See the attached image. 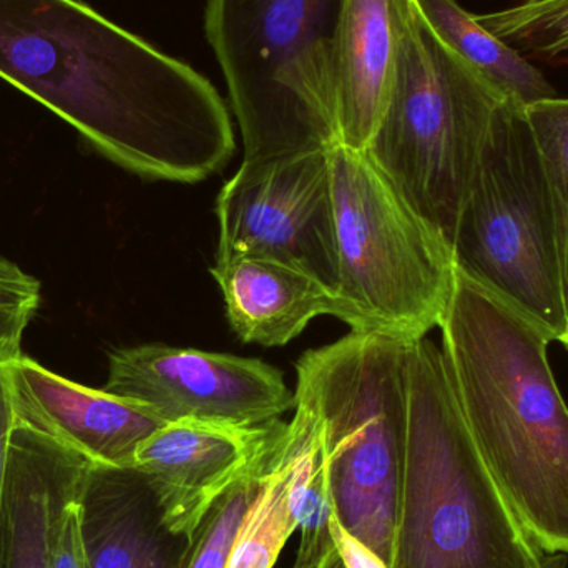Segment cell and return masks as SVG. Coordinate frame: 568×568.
<instances>
[{
  "label": "cell",
  "instance_id": "6da1fadb",
  "mask_svg": "<svg viewBox=\"0 0 568 568\" xmlns=\"http://www.w3.org/2000/svg\"><path fill=\"white\" fill-rule=\"evenodd\" d=\"M0 79L145 179L202 182L235 153L205 77L79 0H0Z\"/></svg>",
  "mask_w": 568,
  "mask_h": 568
},
{
  "label": "cell",
  "instance_id": "7a4b0ae2",
  "mask_svg": "<svg viewBox=\"0 0 568 568\" xmlns=\"http://www.w3.org/2000/svg\"><path fill=\"white\" fill-rule=\"evenodd\" d=\"M439 327L487 469L536 546L568 556V406L550 367V341L457 270Z\"/></svg>",
  "mask_w": 568,
  "mask_h": 568
},
{
  "label": "cell",
  "instance_id": "3957f363",
  "mask_svg": "<svg viewBox=\"0 0 568 568\" xmlns=\"http://www.w3.org/2000/svg\"><path fill=\"white\" fill-rule=\"evenodd\" d=\"M542 554L474 444L443 349L413 341L390 568H530Z\"/></svg>",
  "mask_w": 568,
  "mask_h": 568
},
{
  "label": "cell",
  "instance_id": "277c9868",
  "mask_svg": "<svg viewBox=\"0 0 568 568\" xmlns=\"http://www.w3.org/2000/svg\"><path fill=\"white\" fill-rule=\"evenodd\" d=\"M513 106L520 105L443 42L416 2L364 153L450 248L484 146Z\"/></svg>",
  "mask_w": 568,
  "mask_h": 568
},
{
  "label": "cell",
  "instance_id": "5b68a950",
  "mask_svg": "<svg viewBox=\"0 0 568 568\" xmlns=\"http://www.w3.org/2000/svg\"><path fill=\"white\" fill-rule=\"evenodd\" d=\"M343 0H209L245 159L339 145L336 49Z\"/></svg>",
  "mask_w": 568,
  "mask_h": 568
},
{
  "label": "cell",
  "instance_id": "8992f818",
  "mask_svg": "<svg viewBox=\"0 0 568 568\" xmlns=\"http://www.w3.org/2000/svg\"><path fill=\"white\" fill-rule=\"evenodd\" d=\"M410 343L351 331L296 364L297 381L310 387L320 413L337 523L387 568L396 542Z\"/></svg>",
  "mask_w": 568,
  "mask_h": 568
},
{
  "label": "cell",
  "instance_id": "52a82bcc",
  "mask_svg": "<svg viewBox=\"0 0 568 568\" xmlns=\"http://www.w3.org/2000/svg\"><path fill=\"white\" fill-rule=\"evenodd\" d=\"M327 163L336 291L356 316L354 331L427 337L453 296L449 245L366 153L336 145Z\"/></svg>",
  "mask_w": 568,
  "mask_h": 568
},
{
  "label": "cell",
  "instance_id": "ba28073f",
  "mask_svg": "<svg viewBox=\"0 0 568 568\" xmlns=\"http://www.w3.org/2000/svg\"><path fill=\"white\" fill-rule=\"evenodd\" d=\"M457 273L523 314L550 343L568 329L552 203L523 106L490 133L450 243Z\"/></svg>",
  "mask_w": 568,
  "mask_h": 568
},
{
  "label": "cell",
  "instance_id": "9c48e42d",
  "mask_svg": "<svg viewBox=\"0 0 568 568\" xmlns=\"http://www.w3.org/2000/svg\"><path fill=\"white\" fill-rule=\"evenodd\" d=\"M216 215V262L278 260L336 290L327 150L243 159L220 192Z\"/></svg>",
  "mask_w": 568,
  "mask_h": 568
},
{
  "label": "cell",
  "instance_id": "30bf717a",
  "mask_svg": "<svg viewBox=\"0 0 568 568\" xmlns=\"http://www.w3.org/2000/svg\"><path fill=\"white\" fill-rule=\"evenodd\" d=\"M103 389L152 407L166 423L262 426L296 404L283 374L263 361L165 344L110 353Z\"/></svg>",
  "mask_w": 568,
  "mask_h": 568
},
{
  "label": "cell",
  "instance_id": "8fae6325",
  "mask_svg": "<svg viewBox=\"0 0 568 568\" xmlns=\"http://www.w3.org/2000/svg\"><path fill=\"white\" fill-rule=\"evenodd\" d=\"M284 426L166 423L139 447L132 467L152 484L169 529L190 542L220 499L262 473Z\"/></svg>",
  "mask_w": 568,
  "mask_h": 568
},
{
  "label": "cell",
  "instance_id": "7c38bea8",
  "mask_svg": "<svg viewBox=\"0 0 568 568\" xmlns=\"http://www.w3.org/2000/svg\"><path fill=\"white\" fill-rule=\"evenodd\" d=\"M6 374L16 419L93 464L132 467L139 447L166 424L145 404L73 383L26 354L6 361Z\"/></svg>",
  "mask_w": 568,
  "mask_h": 568
},
{
  "label": "cell",
  "instance_id": "4fadbf2b",
  "mask_svg": "<svg viewBox=\"0 0 568 568\" xmlns=\"http://www.w3.org/2000/svg\"><path fill=\"white\" fill-rule=\"evenodd\" d=\"M79 450L16 419L0 499V568H50L67 507L92 467Z\"/></svg>",
  "mask_w": 568,
  "mask_h": 568
},
{
  "label": "cell",
  "instance_id": "5bb4252c",
  "mask_svg": "<svg viewBox=\"0 0 568 568\" xmlns=\"http://www.w3.org/2000/svg\"><path fill=\"white\" fill-rule=\"evenodd\" d=\"M89 568H182L189 542L166 526L145 474L92 464L79 499Z\"/></svg>",
  "mask_w": 568,
  "mask_h": 568
},
{
  "label": "cell",
  "instance_id": "9a60e30c",
  "mask_svg": "<svg viewBox=\"0 0 568 568\" xmlns=\"http://www.w3.org/2000/svg\"><path fill=\"white\" fill-rule=\"evenodd\" d=\"M212 276L236 336L248 344L284 346L317 316H334L356 329L353 310L334 287L278 260L242 256L216 262Z\"/></svg>",
  "mask_w": 568,
  "mask_h": 568
},
{
  "label": "cell",
  "instance_id": "2e32d148",
  "mask_svg": "<svg viewBox=\"0 0 568 568\" xmlns=\"http://www.w3.org/2000/svg\"><path fill=\"white\" fill-rule=\"evenodd\" d=\"M416 0H343L336 49L339 145L364 152L383 116Z\"/></svg>",
  "mask_w": 568,
  "mask_h": 568
},
{
  "label": "cell",
  "instance_id": "e0dca14e",
  "mask_svg": "<svg viewBox=\"0 0 568 568\" xmlns=\"http://www.w3.org/2000/svg\"><path fill=\"white\" fill-rule=\"evenodd\" d=\"M294 414L286 420L284 446L290 463V503L300 530L293 568H323L336 552L333 497L324 457L320 413L310 387L297 381Z\"/></svg>",
  "mask_w": 568,
  "mask_h": 568
},
{
  "label": "cell",
  "instance_id": "ac0fdd59",
  "mask_svg": "<svg viewBox=\"0 0 568 568\" xmlns=\"http://www.w3.org/2000/svg\"><path fill=\"white\" fill-rule=\"evenodd\" d=\"M416 2L443 42L514 102L526 109L530 103L557 97L554 87L529 59L484 29L474 13L463 9L457 0Z\"/></svg>",
  "mask_w": 568,
  "mask_h": 568
},
{
  "label": "cell",
  "instance_id": "d6986e66",
  "mask_svg": "<svg viewBox=\"0 0 568 568\" xmlns=\"http://www.w3.org/2000/svg\"><path fill=\"white\" fill-rule=\"evenodd\" d=\"M284 430L262 470L258 494L240 527L226 568L275 567L287 540L297 530L290 503V463Z\"/></svg>",
  "mask_w": 568,
  "mask_h": 568
},
{
  "label": "cell",
  "instance_id": "ffe728a7",
  "mask_svg": "<svg viewBox=\"0 0 568 568\" xmlns=\"http://www.w3.org/2000/svg\"><path fill=\"white\" fill-rule=\"evenodd\" d=\"M474 17L526 59L568 62V0H519Z\"/></svg>",
  "mask_w": 568,
  "mask_h": 568
},
{
  "label": "cell",
  "instance_id": "44dd1931",
  "mask_svg": "<svg viewBox=\"0 0 568 568\" xmlns=\"http://www.w3.org/2000/svg\"><path fill=\"white\" fill-rule=\"evenodd\" d=\"M552 203L568 314V99L539 100L524 109Z\"/></svg>",
  "mask_w": 568,
  "mask_h": 568
},
{
  "label": "cell",
  "instance_id": "7402d4cb",
  "mask_svg": "<svg viewBox=\"0 0 568 568\" xmlns=\"http://www.w3.org/2000/svg\"><path fill=\"white\" fill-rule=\"evenodd\" d=\"M260 476L239 484L206 514L189 542L182 568H226L240 527L258 494Z\"/></svg>",
  "mask_w": 568,
  "mask_h": 568
},
{
  "label": "cell",
  "instance_id": "603a6c76",
  "mask_svg": "<svg viewBox=\"0 0 568 568\" xmlns=\"http://www.w3.org/2000/svg\"><path fill=\"white\" fill-rule=\"evenodd\" d=\"M40 306V284L0 256V359L22 354V337Z\"/></svg>",
  "mask_w": 568,
  "mask_h": 568
},
{
  "label": "cell",
  "instance_id": "cb8c5ba5",
  "mask_svg": "<svg viewBox=\"0 0 568 568\" xmlns=\"http://www.w3.org/2000/svg\"><path fill=\"white\" fill-rule=\"evenodd\" d=\"M50 568H89L80 532L79 499L73 500L65 510L55 547H53L52 567Z\"/></svg>",
  "mask_w": 568,
  "mask_h": 568
},
{
  "label": "cell",
  "instance_id": "d4e9b609",
  "mask_svg": "<svg viewBox=\"0 0 568 568\" xmlns=\"http://www.w3.org/2000/svg\"><path fill=\"white\" fill-rule=\"evenodd\" d=\"M13 426H16V413H13L12 397H10L9 381H7L6 361L0 359V499H2L9 440Z\"/></svg>",
  "mask_w": 568,
  "mask_h": 568
},
{
  "label": "cell",
  "instance_id": "484cf974",
  "mask_svg": "<svg viewBox=\"0 0 568 568\" xmlns=\"http://www.w3.org/2000/svg\"><path fill=\"white\" fill-rule=\"evenodd\" d=\"M334 539H336L337 552L347 568H387L376 554L371 552L359 540L349 536L337 519L334 523Z\"/></svg>",
  "mask_w": 568,
  "mask_h": 568
},
{
  "label": "cell",
  "instance_id": "4316f807",
  "mask_svg": "<svg viewBox=\"0 0 568 568\" xmlns=\"http://www.w3.org/2000/svg\"><path fill=\"white\" fill-rule=\"evenodd\" d=\"M530 568H568L566 554H542L539 560Z\"/></svg>",
  "mask_w": 568,
  "mask_h": 568
},
{
  "label": "cell",
  "instance_id": "83f0119b",
  "mask_svg": "<svg viewBox=\"0 0 568 568\" xmlns=\"http://www.w3.org/2000/svg\"><path fill=\"white\" fill-rule=\"evenodd\" d=\"M323 568H347L346 564L343 562V559H341L339 552H334V556L331 557L329 560H327L326 566Z\"/></svg>",
  "mask_w": 568,
  "mask_h": 568
},
{
  "label": "cell",
  "instance_id": "f1b7e54d",
  "mask_svg": "<svg viewBox=\"0 0 568 568\" xmlns=\"http://www.w3.org/2000/svg\"><path fill=\"white\" fill-rule=\"evenodd\" d=\"M560 343H562V344H564V346H566V347H567V349H568V329H567V334H566V336H564V339H562V341H560Z\"/></svg>",
  "mask_w": 568,
  "mask_h": 568
}]
</instances>
